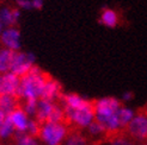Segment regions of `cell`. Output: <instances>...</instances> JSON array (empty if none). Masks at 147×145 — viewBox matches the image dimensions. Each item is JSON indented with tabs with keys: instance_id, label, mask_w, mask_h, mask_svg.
Returning <instances> with one entry per match:
<instances>
[{
	"instance_id": "1",
	"label": "cell",
	"mask_w": 147,
	"mask_h": 145,
	"mask_svg": "<svg viewBox=\"0 0 147 145\" xmlns=\"http://www.w3.org/2000/svg\"><path fill=\"white\" fill-rule=\"evenodd\" d=\"M49 77V72L45 71L35 64L24 76L20 77L18 96L20 99H40L45 84Z\"/></svg>"
},
{
	"instance_id": "2",
	"label": "cell",
	"mask_w": 147,
	"mask_h": 145,
	"mask_svg": "<svg viewBox=\"0 0 147 145\" xmlns=\"http://www.w3.org/2000/svg\"><path fill=\"white\" fill-rule=\"evenodd\" d=\"M130 139L136 144L147 143V107H140L124 128Z\"/></svg>"
},
{
	"instance_id": "3",
	"label": "cell",
	"mask_w": 147,
	"mask_h": 145,
	"mask_svg": "<svg viewBox=\"0 0 147 145\" xmlns=\"http://www.w3.org/2000/svg\"><path fill=\"white\" fill-rule=\"evenodd\" d=\"M69 131L63 122H45L41 125L38 139L46 145H62Z\"/></svg>"
},
{
	"instance_id": "4",
	"label": "cell",
	"mask_w": 147,
	"mask_h": 145,
	"mask_svg": "<svg viewBox=\"0 0 147 145\" xmlns=\"http://www.w3.org/2000/svg\"><path fill=\"white\" fill-rule=\"evenodd\" d=\"M121 107H123V102L116 98L94 99V119L97 121L104 120L114 115Z\"/></svg>"
},
{
	"instance_id": "5",
	"label": "cell",
	"mask_w": 147,
	"mask_h": 145,
	"mask_svg": "<svg viewBox=\"0 0 147 145\" xmlns=\"http://www.w3.org/2000/svg\"><path fill=\"white\" fill-rule=\"evenodd\" d=\"M63 94L65 93H63L62 84L55 77L50 75V77L47 80V82L45 84V88L42 90L40 99L50 101V102H54V104H59L61 101Z\"/></svg>"
},
{
	"instance_id": "6",
	"label": "cell",
	"mask_w": 147,
	"mask_h": 145,
	"mask_svg": "<svg viewBox=\"0 0 147 145\" xmlns=\"http://www.w3.org/2000/svg\"><path fill=\"white\" fill-rule=\"evenodd\" d=\"M34 66H35L34 57L31 55L22 53L18 50V51H16V56H14V61H13L11 72L22 77V76H24Z\"/></svg>"
},
{
	"instance_id": "7",
	"label": "cell",
	"mask_w": 147,
	"mask_h": 145,
	"mask_svg": "<svg viewBox=\"0 0 147 145\" xmlns=\"http://www.w3.org/2000/svg\"><path fill=\"white\" fill-rule=\"evenodd\" d=\"M20 77L13 72L0 74V95H18Z\"/></svg>"
},
{
	"instance_id": "8",
	"label": "cell",
	"mask_w": 147,
	"mask_h": 145,
	"mask_svg": "<svg viewBox=\"0 0 147 145\" xmlns=\"http://www.w3.org/2000/svg\"><path fill=\"white\" fill-rule=\"evenodd\" d=\"M19 37H20V31L19 27H9L0 35V48L4 49H11L14 51H18L20 45H19Z\"/></svg>"
},
{
	"instance_id": "9",
	"label": "cell",
	"mask_w": 147,
	"mask_h": 145,
	"mask_svg": "<svg viewBox=\"0 0 147 145\" xmlns=\"http://www.w3.org/2000/svg\"><path fill=\"white\" fill-rule=\"evenodd\" d=\"M19 9L14 6H5L0 9V24L1 26L9 27H19L18 18H19Z\"/></svg>"
},
{
	"instance_id": "10",
	"label": "cell",
	"mask_w": 147,
	"mask_h": 145,
	"mask_svg": "<svg viewBox=\"0 0 147 145\" xmlns=\"http://www.w3.org/2000/svg\"><path fill=\"white\" fill-rule=\"evenodd\" d=\"M9 119L13 124L16 131L17 132H23V133H25L26 128L29 126V122H30V120H31V119H29L28 113L22 107H18L17 110H14L9 115Z\"/></svg>"
},
{
	"instance_id": "11",
	"label": "cell",
	"mask_w": 147,
	"mask_h": 145,
	"mask_svg": "<svg viewBox=\"0 0 147 145\" xmlns=\"http://www.w3.org/2000/svg\"><path fill=\"white\" fill-rule=\"evenodd\" d=\"M91 145H136V143L133 139H130L124 133V131H121L108 134L104 139H102L97 143H93Z\"/></svg>"
},
{
	"instance_id": "12",
	"label": "cell",
	"mask_w": 147,
	"mask_h": 145,
	"mask_svg": "<svg viewBox=\"0 0 147 145\" xmlns=\"http://www.w3.org/2000/svg\"><path fill=\"white\" fill-rule=\"evenodd\" d=\"M98 21L108 27H116L119 26L121 23V17H120V13L117 12L116 10L113 9H103L98 16Z\"/></svg>"
},
{
	"instance_id": "13",
	"label": "cell",
	"mask_w": 147,
	"mask_h": 145,
	"mask_svg": "<svg viewBox=\"0 0 147 145\" xmlns=\"http://www.w3.org/2000/svg\"><path fill=\"white\" fill-rule=\"evenodd\" d=\"M16 51L11 49L0 48V74L11 72Z\"/></svg>"
},
{
	"instance_id": "14",
	"label": "cell",
	"mask_w": 147,
	"mask_h": 145,
	"mask_svg": "<svg viewBox=\"0 0 147 145\" xmlns=\"http://www.w3.org/2000/svg\"><path fill=\"white\" fill-rule=\"evenodd\" d=\"M22 99L18 95H0V108L7 114V117L18 107H20Z\"/></svg>"
},
{
	"instance_id": "15",
	"label": "cell",
	"mask_w": 147,
	"mask_h": 145,
	"mask_svg": "<svg viewBox=\"0 0 147 145\" xmlns=\"http://www.w3.org/2000/svg\"><path fill=\"white\" fill-rule=\"evenodd\" d=\"M63 145H91L90 140L86 138L83 131L80 130H71L66 137Z\"/></svg>"
},
{
	"instance_id": "16",
	"label": "cell",
	"mask_w": 147,
	"mask_h": 145,
	"mask_svg": "<svg viewBox=\"0 0 147 145\" xmlns=\"http://www.w3.org/2000/svg\"><path fill=\"white\" fill-rule=\"evenodd\" d=\"M41 140L23 132H16L6 145H41Z\"/></svg>"
},
{
	"instance_id": "17",
	"label": "cell",
	"mask_w": 147,
	"mask_h": 145,
	"mask_svg": "<svg viewBox=\"0 0 147 145\" xmlns=\"http://www.w3.org/2000/svg\"><path fill=\"white\" fill-rule=\"evenodd\" d=\"M18 9H24V10H41L43 1L42 0H14Z\"/></svg>"
},
{
	"instance_id": "18",
	"label": "cell",
	"mask_w": 147,
	"mask_h": 145,
	"mask_svg": "<svg viewBox=\"0 0 147 145\" xmlns=\"http://www.w3.org/2000/svg\"><path fill=\"white\" fill-rule=\"evenodd\" d=\"M6 119H7V114L0 108V122H5Z\"/></svg>"
},
{
	"instance_id": "19",
	"label": "cell",
	"mask_w": 147,
	"mask_h": 145,
	"mask_svg": "<svg viewBox=\"0 0 147 145\" xmlns=\"http://www.w3.org/2000/svg\"><path fill=\"white\" fill-rule=\"evenodd\" d=\"M1 32H3V26H1V24H0V35H1Z\"/></svg>"
},
{
	"instance_id": "20",
	"label": "cell",
	"mask_w": 147,
	"mask_h": 145,
	"mask_svg": "<svg viewBox=\"0 0 147 145\" xmlns=\"http://www.w3.org/2000/svg\"><path fill=\"white\" fill-rule=\"evenodd\" d=\"M138 145H147V143H142V144H138Z\"/></svg>"
},
{
	"instance_id": "21",
	"label": "cell",
	"mask_w": 147,
	"mask_h": 145,
	"mask_svg": "<svg viewBox=\"0 0 147 145\" xmlns=\"http://www.w3.org/2000/svg\"><path fill=\"white\" fill-rule=\"evenodd\" d=\"M1 1H3V0H0V4H1Z\"/></svg>"
},
{
	"instance_id": "22",
	"label": "cell",
	"mask_w": 147,
	"mask_h": 145,
	"mask_svg": "<svg viewBox=\"0 0 147 145\" xmlns=\"http://www.w3.org/2000/svg\"><path fill=\"white\" fill-rule=\"evenodd\" d=\"M0 145H3V144H0Z\"/></svg>"
}]
</instances>
